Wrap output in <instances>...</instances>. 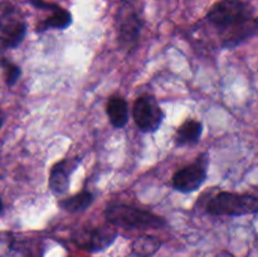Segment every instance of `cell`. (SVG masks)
<instances>
[{"label": "cell", "mask_w": 258, "mask_h": 257, "mask_svg": "<svg viewBox=\"0 0 258 257\" xmlns=\"http://www.w3.org/2000/svg\"><path fill=\"white\" fill-rule=\"evenodd\" d=\"M207 19L222 33L224 47H234L253 35L257 20L253 9L242 0H222L212 7Z\"/></svg>", "instance_id": "6da1fadb"}, {"label": "cell", "mask_w": 258, "mask_h": 257, "mask_svg": "<svg viewBox=\"0 0 258 257\" xmlns=\"http://www.w3.org/2000/svg\"><path fill=\"white\" fill-rule=\"evenodd\" d=\"M105 217L111 224L125 228H160L165 226L161 217L126 204H115L105 211Z\"/></svg>", "instance_id": "7a4b0ae2"}, {"label": "cell", "mask_w": 258, "mask_h": 257, "mask_svg": "<svg viewBox=\"0 0 258 257\" xmlns=\"http://www.w3.org/2000/svg\"><path fill=\"white\" fill-rule=\"evenodd\" d=\"M258 211V199L251 194L222 191L214 196L207 206V212L213 216H247Z\"/></svg>", "instance_id": "3957f363"}, {"label": "cell", "mask_w": 258, "mask_h": 257, "mask_svg": "<svg viewBox=\"0 0 258 257\" xmlns=\"http://www.w3.org/2000/svg\"><path fill=\"white\" fill-rule=\"evenodd\" d=\"M0 32L9 42L10 48H17L27 34V23L12 3L0 4Z\"/></svg>", "instance_id": "277c9868"}, {"label": "cell", "mask_w": 258, "mask_h": 257, "mask_svg": "<svg viewBox=\"0 0 258 257\" xmlns=\"http://www.w3.org/2000/svg\"><path fill=\"white\" fill-rule=\"evenodd\" d=\"M134 120L144 133H154L161 125L164 112L155 98L150 95L140 96L134 105Z\"/></svg>", "instance_id": "5b68a950"}, {"label": "cell", "mask_w": 258, "mask_h": 257, "mask_svg": "<svg viewBox=\"0 0 258 257\" xmlns=\"http://www.w3.org/2000/svg\"><path fill=\"white\" fill-rule=\"evenodd\" d=\"M117 237V231L111 226H101L97 228L82 229L73 238L80 248L91 252H101L110 247Z\"/></svg>", "instance_id": "8992f818"}, {"label": "cell", "mask_w": 258, "mask_h": 257, "mask_svg": "<svg viewBox=\"0 0 258 257\" xmlns=\"http://www.w3.org/2000/svg\"><path fill=\"white\" fill-rule=\"evenodd\" d=\"M207 179V161L199 158L190 165L176 171L173 176V186L181 193H191L201 188Z\"/></svg>", "instance_id": "52a82bcc"}, {"label": "cell", "mask_w": 258, "mask_h": 257, "mask_svg": "<svg viewBox=\"0 0 258 257\" xmlns=\"http://www.w3.org/2000/svg\"><path fill=\"white\" fill-rule=\"evenodd\" d=\"M141 22L136 13L128 12L118 19V39L120 44L127 49H134L140 37Z\"/></svg>", "instance_id": "ba28073f"}, {"label": "cell", "mask_w": 258, "mask_h": 257, "mask_svg": "<svg viewBox=\"0 0 258 257\" xmlns=\"http://www.w3.org/2000/svg\"><path fill=\"white\" fill-rule=\"evenodd\" d=\"M77 166V160H60L49 174V188L54 196H63L70 188V176Z\"/></svg>", "instance_id": "9c48e42d"}, {"label": "cell", "mask_w": 258, "mask_h": 257, "mask_svg": "<svg viewBox=\"0 0 258 257\" xmlns=\"http://www.w3.org/2000/svg\"><path fill=\"white\" fill-rule=\"evenodd\" d=\"M106 111L113 127L122 128L128 122V105L120 96H113L108 100Z\"/></svg>", "instance_id": "30bf717a"}, {"label": "cell", "mask_w": 258, "mask_h": 257, "mask_svg": "<svg viewBox=\"0 0 258 257\" xmlns=\"http://www.w3.org/2000/svg\"><path fill=\"white\" fill-rule=\"evenodd\" d=\"M203 133V125L197 120H188L176 130L175 133V144L178 146L193 145L197 144L201 139Z\"/></svg>", "instance_id": "8fae6325"}, {"label": "cell", "mask_w": 258, "mask_h": 257, "mask_svg": "<svg viewBox=\"0 0 258 257\" xmlns=\"http://www.w3.org/2000/svg\"><path fill=\"white\" fill-rule=\"evenodd\" d=\"M161 247V241L155 236L143 234L135 238L131 244L133 253L138 257H151L159 251Z\"/></svg>", "instance_id": "7c38bea8"}, {"label": "cell", "mask_w": 258, "mask_h": 257, "mask_svg": "<svg viewBox=\"0 0 258 257\" xmlns=\"http://www.w3.org/2000/svg\"><path fill=\"white\" fill-rule=\"evenodd\" d=\"M95 201V196L90 191H81L76 196L70 197V198L62 199L59 202V207L64 211L76 213V212H83L87 208H90L91 204Z\"/></svg>", "instance_id": "4fadbf2b"}, {"label": "cell", "mask_w": 258, "mask_h": 257, "mask_svg": "<svg viewBox=\"0 0 258 257\" xmlns=\"http://www.w3.org/2000/svg\"><path fill=\"white\" fill-rule=\"evenodd\" d=\"M72 24V15L68 10L59 9L55 10L48 19L40 23L37 27L38 32H44L48 29H66Z\"/></svg>", "instance_id": "5bb4252c"}, {"label": "cell", "mask_w": 258, "mask_h": 257, "mask_svg": "<svg viewBox=\"0 0 258 257\" xmlns=\"http://www.w3.org/2000/svg\"><path fill=\"white\" fill-rule=\"evenodd\" d=\"M2 67L4 70V77L5 82L8 86H14L15 83L19 80L20 75H22V70L19 68V66L14 65V63L9 62L7 59L2 60Z\"/></svg>", "instance_id": "9a60e30c"}, {"label": "cell", "mask_w": 258, "mask_h": 257, "mask_svg": "<svg viewBox=\"0 0 258 257\" xmlns=\"http://www.w3.org/2000/svg\"><path fill=\"white\" fill-rule=\"evenodd\" d=\"M30 3H32L33 5H34L35 8H39V9H52V10H57L58 5H53V4H47L45 2H43V0H30Z\"/></svg>", "instance_id": "2e32d148"}, {"label": "cell", "mask_w": 258, "mask_h": 257, "mask_svg": "<svg viewBox=\"0 0 258 257\" xmlns=\"http://www.w3.org/2000/svg\"><path fill=\"white\" fill-rule=\"evenodd\" d=\"M4 49H10V44L3 35H0V50Z\"/></svg>", "instance_id": "e0dca14e"}, {"label": "cell", "mask_w": 258, "mask_h": 257, "mask_svg": "<svg viewBox=\"0 0 258 257\" xmlns=\"http://www.w3.org/2000/svg\"><path fill=\"white\" fill-rule=\"evenodd\" d=\"M4 121H5V115H4V112L0 110V128H2V126L4 125Z\"/></svg>", "instance_id": "ac0fdd59"}, {"label": "cell", "mask_w": 258, "mask_h": 257, "mask_svg": "<svg viewBox=\"0 0 258 257\" xmlns=\"http://www.w3.org/2000/svg\"><path fill=\"white\" fill-rule=\"evenodd\" d=\"M2 211H3V202L2 199H0V213H2Z\"/></svg>", "instance_id": "d6986e66"}]
</instances>
